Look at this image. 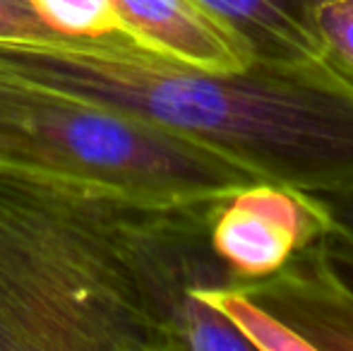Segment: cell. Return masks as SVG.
<instances>
[{
    "mask_svg": "<svg viewBox=\"0 0 353 351\" xmlns=\"http://www.w3.org/2000/svg\"><path fill=\"white\" fill-rule=\"evenodd\" d=\"M219 200L147 205L0 169V351H183L200 291L238 284L212 248Z\"/></svg>",
    "mask_w": 353,
    "mask_h": 351,
    "instance_id": "6da1fadb",
    "label": "cell"
},
{
    "mask_svg": "<svg viewBox=\"0 0 353 351\" xmlns=\"http://www.w3.org/2000/svg\"><path fill=\"white\" fill-rule=\"evenodd\" d=\"M0 70L178 132L260 181L353 190V87L322 61L210 72L113 34L0 41Z\"/></svg>",
    "mask_w": 353,
    "mask_h": 351,
    "instance_id": "7a4b0ae2",
    "label": "cell"
},
{
    "mask_svg": "<svg viewBox=\"0 0 353 351\" xmlns=\"http://www.w3.org/2000/svg\"><path fill=\"white\" fill-rule=\"evenodd\" d=\"M0 169L101 188L147 205H197L260 181L152 123L0 70Z\"/></svg>",
    "mask_w": 353,
    "mask_h": 351,
    "instance_id": "3957f363",
    "label": "cell"
},
{
    "mask_svg": "<svg viewBox=\"0 0 353 351\" xmlns=\"http://www.w3.org/2000/svg\"><path fill=\"white\" fill-rule=\"evenodd\" d=\"M332 226L330 212L310 192L255 181L219 200L210 239L238 284L274 274Z\"/></svg>",
    "mask_w": 353,
    "mask_h": 351,
    "instance_id": "277c9868",
    "label": "cell"
},
{
    "mask_svg": "<svg viewBox=\"0 0 353 351\" xmlns=\"http://www.w3.org/2000/svg\"><path fill=\"white\" fill-rule=\"evenodd\" d=\"M298 351H353V294L332 272L320 241L274 274L238 284Z\"/></svg>",
    "mask_w": 353,
    "mask_h": 351,
    "instance_id": "5b68a950",
    "label": "cell"
},
{
    "mask_svg": "<svg viewBox=\"0 0 353 351\" xmlns=\"http://www.w3.org/2000/svg\"><path fill=\"white\" fill-rule=\"evenodd\" d=\"M113 5L121 37L171 61L231 72L255 58L245 41L197 0H113Z\"/></svg>",
    "mask_w": 353,
    "mask_h": 351,
    "instance_id": "8992f818",
    "label": "cell"
},
{
    "mask_svg": "<svg viewBox=\"0 0 353 351\" xmlns=\"http://www.w3.org/2000/svg\"><path fill=\"white\" fill-rule=\"evenodd\" d=\"M265 61H320L315 8L322 0H197Z\"/></svg>",
    "mask_w": 353,
    "mask_h": 351,
    "instance_id": "52a82bcc",
    "label": "cell"
},
{
    "mask_svg": "<svg viewBox=\"0 0 353 351\" xmlns=\"http://www.w3.org/2000/svg\"><path fill=\"white\" fill-rule=\"evenodd\" d=\"M34 12L58 37H113L118 12L113 0H29Z\"/></svg>",
    "mask_w": 353,
    "mask_h": 351,
    "instance_id": "ba28073f",
    "label": "cell"
},
{
    "mask_svg": "<svg viewBox=\"0 0 353 351\" xmlns=\"http://www.w3.org/2000/svg\"><path fill=\"white\" fill-rule=\"evenodd\" d=\"M312 19L320 61L353 87V0H322Z\"/></svg>",
    "mask_w": 353,
    "mask_h": 351,
    "instance_id": "9c48e42d",
    "label": "cell"
},
{
    "mask_svg": "<svg viewBox=\"0 0 353 351\" xmlns=\"http://www.w3.org/2000/svg\"><path fill=\"white\" fill-rule=\"evenodd\" d=\"M48 39H58V34L43 24L29 0H0V41H48Z\"/></svg>",
    "mask_w": 353,
    "mask_h": 351,
    "instance_id": "30bf717a",
    "label": "cell"
},
{
    "mask_svg": "<svg viewBox=\"0 0 353 351\" xmlns=\"http://www.w3.org/2000/svg\"><path fill=\"white\" fill-rule=\"evenodd\" d=\"M320 245L327 265L353 294V234L332 224L327 234L320 239Z\"/></svg>",
    "mask_w": 353,
    "mask_h": 351,
    "instance_id": "8fae6325",
    "label": "cell"
},
{
    "mask_svg": "<svg viewBox=\"0 0 353 351\" xmlns=\"http://www.w3.org/2000/svg\"><path fill=\"white\" fill-rule=\"evenodd\" d=\"M322 205L330 212V219L334 226L353 234V190L330 192V195H317Z\"/></svg>",
    "mask_w": 353,
    "mask_h": 351,
    "instance_id": "7c38bea8",
    "label": "cell"
}]
</instances>
